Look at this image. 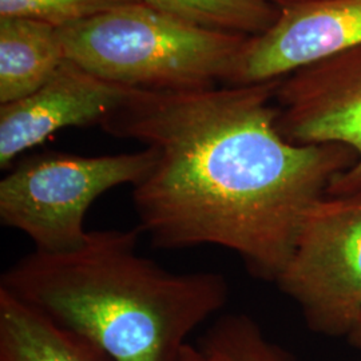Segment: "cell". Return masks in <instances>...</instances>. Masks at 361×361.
Wrapping results in <instances>:
<instances>
[{"label": "cell", "mask_w": 361, "mask_h": 361, "mask_svg": "<svg viewBox=\"0 0 361 361\" xmlns=\"http://www.w3.org/2000/svg\"><path fill=\"white\" fill-rule=\"evenodd\" d=\"M65 61L59 28L26 18H0V104L38 90Z\"/></svg>", "instance_id": "9c48e42d"}, {"label": "cell", "mask_w": 361, "mask_h": 361, "mask_svg": "<svg viewBox=\"0 0 361 361\" xmlns=\"http://www.w3.org/2000/svg\"><path fill=\"white\" fill-rule=\"evenodd\" d=\"M264 1L269 3V4L280 8V10H285V8H289V7H295V6H298V4L316 1V0H264Z\"/></svg>", "instance_id": "9a60e30c"}, {"label": "cell", "mask_w": 361, "mask_h": 361, "mask_svg": "<svg viewBox=\"0 0 361 361\" xmlns=\"http://www.w3.org/2000/svg\"><path fill=\"white\" fill-rule=\"evenodd\" d=\"M182 361H205L200 349L194 347L192 344H188V347L183 350Z\"/></svg>", "instance_id": "2e32d148"}, {"label": "cell", "mask_w": 361, "mask_h": 361, "mask_svg": "<svg viewBox=\"0 0 361 361\" xmlns=\"http://www.w3.org/2000/svg\"><path fill=\"white\" fill-rule=\"evenodd\" d=\"M158 154L145 147L121 154L44 152L15 162L0 180V222L26 234L34 250L67 253L85 244L91 205L111 189L141 183Z\"/></svg>", "instance_id": "277c9868"}, {"label": "cell", "mask_w": 361, "mask_h": 361, "mask_svg": "<svg viewBox=\"0 0 361 361\" xmlns=\"http://www.w3.org/2000/svg\"><path fill=\"white\" fill-rule=\"evenodd\" d=\"M361 46V0H316L281 10L264 34L250 37L232 85L279 80Z\"/></svg>", "instance_id": "52a82bcc"}, {"label": "cell", "mask_w": 361, "mask_h": 361, "mask_svg": "<svg viewBox=\"0 0 361 361\" xmlns=\"http://www.w3.org/2000/svg\"><path fill=\"white\" fill-rule=\"evenodd\" d=\"M347 340L350 347L357 350L361 355V319L359 323L356 324V326L352 329V332L347 336Z\"/></svg>", "instance_id": "5bb4252c"}, {"label": "cell", "mask_w": 361, "mask_h": 361, "mask_svg": "<svg viewBox=\"0 0 361 361\" xmlns=\"http://www.w3.org/2000/svg\"><path fill=\"white\" fill-rule=\"evenodd\" d=\"M276 284L312 332H352L361 319L360 198L325 197L312 209Z\"/></svg>", "instance_id": "5b68a950"}, {"label": "cell", "mask_w": 361, "mask_h": 361, "mask_svg": "<svg viewBox=\"0 0 361 361\" xmlns=\"http://www.w3.org/2000/svg\"><path fill=\"white\" fill-rule=\"evenodd\" d=\"M66 59L135 90L229 85L250 37L194 26L142 1L59 28Z\"/></svg>", "instance_id": "3957f363"}, {"label": "cell", "mask_w": 361, "mask_h": 361, "mask_svg": "<svg viewBox=\"0 0 361 361\" xmlns=\"http://www.w3.org/2000/svg\"><path fill=\"white\" fill-rule=\"evenodd\" d=\"M141 0H0V18H26L63 28Z\"/></svg>", "instance_id": "4fadbf2b"}, {"label": "cell", "mask_w": 361, "mask_h": 361, "mask_svg": "<svg viewBox=\"0 0 361 361\" xmlns=\"http://www.w3.org/2000/svg\"><path fill=\"white\" fill-rule=\"evenodd\" d=\"M279 83L135 90L101 123L158 154L133 188L152 245L224 247L250 276L276 283L312 209L356 161L344 145L286 141L277 129Z\"/></svg>", "instance_id": "6da1fadb"}, {"label": "cell", "mask_w": 361, "mask_h": 361, "mask_svg": "<svg viewBox=\"0 0 361 361\" xmlns=\"http://www.w3.org/2000/svg\"><path fill=\"white\" fill-rule=\"evenodd\" d=\"M140 228L90 231L67 253L34 250L0 279V289L83 337L111 361H182L188 338L222 310L226 279L176 273L140 252Z\"/></svg>", "instance_id": "7a4b0ae2"}, {"label": "cell", "mask_w": 361, "mask_h": 361, "mask_svg": "<svg viewBox=\"0 0 361 361\" xmlns=\"http://www.w3.org/2000/svg\"><path fill=\"white\" fill-rule=\"evenodd\" d=\"M205 361H295L245 313H228L209 326L197 347Z\"/></svg>", "instance_id": "7c38bea8"}, {"label": "cell", "mask_w": 361, "mask_h": 361, "mask_svg": "<svg viewBox=\"0 0 361 361\" xmlns=\"http://www.w3.org/2000/svg\"><path fill=\"white\" fill-rule=\"evenodd\" d=\"M277 129L295 145L338 143L356 161L331 182L326 197L361 200V46L280 79Z\"/></svg>", "instance_id": "8992f818"}, {"label": "cell", "mask_w": 361, "mask_h": 361, "mask_svg": "<svg viewBox=\"0 0 361 361\" xmlns=\"http://www.w3.org/2000/svg\"><path fill=\"white\" fill-rule=\"evenodd\" d=\"M0 361L111 360L83 337L0 289Z\"/></svg>", "instance_id": "30bf717a"}, {"label": "cell", "mask_w": 361, "mask_h": 361, "mask_svg": "<svg viewBox=\"0 0 361 361\" xmlns=\"http://www.w3.org/2000/svg\"><path fill=\"white\" fill-rule=\"evenodd\" d=\"M161 13L207 30L258 37L281 10L264 0H141Z\"/></svg>", "instance_id": "8fae6325"}, {"label": "cell", "mask_w": 361, "mask_h": 361, "mask_svg": "<svg viewBox=\"0 0 361 361\" xmlns=\"http://www.w3.org/2000/svg\"><path fill=\"white\" fill-rule=\"evenodd\" d=\"M134 91L66 59L38 90L0 104V168L8 170L59 130L101 126Z\"/></svg>", "instance_id": "ba28073f"}]
</instances>
